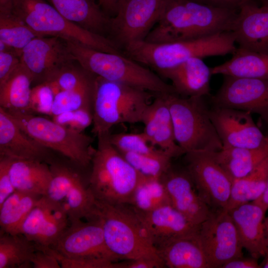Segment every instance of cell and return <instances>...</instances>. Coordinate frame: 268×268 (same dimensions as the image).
I'll return each instance as SVG.
<instances>
[{"label":"cell","instance_id":"41","mask_svg":"<svg viewBox=\"0 0 268 268\" xmlns=\"http://www.w3.org/2000/svg\"><path fill=\"white\" fill-rule=\"evenodd\" d=\"M55 93L50 84L44 82L32 88L30 109L32 113L51 115Z\"/></svg>","mask_w":268,"mask_h":268},{"label":"cell","instance_id":"39","mask_svg":"<svg viewBox=\"0 0 268 268\" xmlns=\"http://www.w3.org/2000/svg\"><path fill=\"white\" fill-rule=\"evenodd\" d=\"M120 152L139 174L147 177L160 178L172 165L173 158L168 154L149 155Z\"/></svg>","mask_w":268,"mask_h":268},{"label":"cell","instance_id":"38","mask_svg":"<svg viewBox=\"0 0 268 268\" xmlns=\"http://www.w3.org/2000/svg\"><path fill=\"white\" fill-rule=\"evenodd\" d=\"M94 82V79L92 82L79 88L61 91L56 94L51 116L84 108L92 109Z\"/></svg>","mask_w":268,"mask_h":268},{"label":"cell","instance_id":"16","mask_svg":"<svg viewBox=\"0 0 268 268\" xmlns=\"http://www.w3.org/2000/svg\"><path fill=\"white\" fill-rule=\"evenodd\" d=\"M209 116L223 148H256L268 143V136L256 125L249 112L213 106L209 109Z\"/></svg>","mask_w":268,"mask_h":268},{"label":"cell","instance_id":"19","mask_svg":"<svg viewBox=\"0 0 268 268\" xmlns=\"http://www.w3.org/2000/svg\"><path fill=\"white\" fill-rule=\"evenodd\" d=\"M168 195L170 204L191 222L200 225L211 210L202 199L189 173L172 166L160 177Z\"/></svg>","mask_w":268,"mask_h":268},{"label":"cell","instance_id":"49","mask_svg":"<svg viewBox=\"0 0 268 268\" xmlns=\"http://www.w3.org/2000/svg\"><path fill=\"white\" fill-rule=\"evenodd\" d=\"M123 0H98V5L104 12L110 18L117 14Z\"/></svg>","mask_w":268,"mask_h":268},{"label":"cell","instance_id":"7","mask_svg":"<svg viewBox=\"0 0 268 268\" xmlns=\"http://www.w3.org/2000/svg\"><path fill=\"white\" fill-rule=\"evenodd\" d=\"M109 134L97 137L89 187L96 200L130 204L142 175L111 143Z\"/></svg>","mask_w":268,"mask_h":268},{"label":"cell","instance_id":"20","mask_svg":"<svg viewBox=\"0 0 268 268\" xmlns=\"http://www.w3.org/2000/svg\"><path fill=\"white\" fill-rule=\"evenodd\" d=\"M231 32L238 47L268 54V6L246 1L238 10Z\"/></svg>","mask_w":268,"mask_h":268},{"label":"cell","instance_id":"26","mask_svg":"<svg viewBox=\"0 0 268 268\" xmlns=\"http://www.w3.org/2000/svg\"><path fill=\"white\" fill-rule=\"evenodd\" d=\"M45 0L67 20L83 28L104 37L109 34L111 18L95 0Z\"/></svg>","mask_w":268,"mask_h":268},{"label":"cell","instance_id":"24","mask_svg":"<svg viewBox=\"0 0 268 268\" xmlns=\"http://www.w3.org/2000/svg\"><path fill=\"white\" fill-rule=\"evenodd\" d=\"M47 149L26 134L0 107V156L45 162L48 159Z\"/></svg>","mask_w":268,"mask_h":268},{"label":"cell","instance_id":"6","mask_svg":"<svg viewBox=\"0 0 268 268\" xmlns=\"http://www.w3.org/2000/svg\"><path fill=\"white\" fill-rule=\"evenodd\" d=\"M70 225L49 252L63 268H115L120 260L108 249L100 222L91 216Z\"/></svg>","mask_w":268,"mask_h":268},{"label":"cell","instance_id":"12","mask_svg":"<svg viewBox=\"0 0 268 268\" xmlns=\"http://www.w3.org/2000/svg\"><path fill=\"white\" fill-rule=\"evenodd\" d=\"M166 0H123L110 18V39L124 48L143 41L158 21Z\"/></svg>","mask_w":268,"mask_h":268},{"label":"cell","instance_id":"27","mask_svg":"<svg viewBox=\"0 0 268 268\" xmlns=\"http://www.w3.org/2000/svg\"><path fill=\"white\" fill-rule=\"evenodd\" d=\"M156 251L165 267L209 268L198 234L172 239Z\"/></svg>","mask_w":268,"mask_h":268},{"label":"cell","instance_id":"46","mask_svg":"<svg viewBox=\"0 0 268 268\" xmlns=\"http://www.w3.org/2000/svg\"><path fill=\"white\" fill-rule=\"evenodd\" d=\"M165 268L162 262L155 260L137 259L118 262V268Z\"/></svg>","mask_w":268,"mask_h":268},{"label":"cell","instance_id":"11","mask_svg":"<svg viewBox=\"0 0 268 268\" xmlns=\"http://www.w3.org/2000/svg\"><path fill=\"white\" fill-rule=\"evenodd\" d=\"M198 237L209 268H221L226 263L243 257L235 225L225 209L211 210L200 224Z\"/></svg>","mask_w":268,"mask_h":268},{"label":"cell","instance_id":"53","mask_svg":"<svg viewBox=\"0 0 268 268\" xmlns=\"http://www.w3.org/2000/svg\"><path fill=\"white\" fill-rule=\"evenodd\" d=\"M264 260L261 265L262 268H268V252L266 253V255L264 257Z\"/></svg>","mask_w":268,"mask_h":268},{"label":"cell","instance_id":"14","mask_svg":"<svg viewBox=\"0 0 268 268\" xmlns=\"http://www.w3.org/2000/svg\"><path fill=\"white\" fill-rule=\"evenodd\" d=\"M50 168L52 179L45 196L65 210L69 222L88 217L95 201L89 186L67 167L53 163Z\"/></svg>","mask_w":268,"mask_h":268},{"label":"cell","instance_id":"52","mask_svg":"<svg viewBox=\"0 0 268 268\" xmlns=\"http://www.w3.org/2000/svg\"><path fill=\"white\" fill-rule=\"evenodd\" d=\"M265 234H266V243H267V252H268V216L267 217H265Z\"/></svg>","mask_w":268,"mask_h":268},{"label":"cell","instance_id":"47","mask_svg":"<svg viewBox=\"0 0 268 268\" xmlns=\"http://www.w3.org/2000/svg\"><path fill=\"white\" fill-rule=\"evenodd\" d=\"M262 268L259 265L257 259L244 258L243 257L235 259L224 264L221 268Z\"/></svg>","mask_w":268,"mask_h":268},{"label":"cell","instance_id":"55","mask_svg":"<svg viewBox=\"0 0 268 268\" xmlns=\"http://www.w3.org/2000/svg\"><path fill=\"white\" fill-rule=\"evenodd\" d=\"M190 0L204 3V0Z\"/></svg>","mask_w":268,"mask_h":268},{"label":"cell","instance_id":"35","mask_svg":"<svg viewBox=\"0 0 268 268\" xmlns=\"http://www.w3.org/2000/svg\"><path fill=\"white\" fill-rule=\"evenodd\" d=\"M167 204H170L169 198L160 178L142 175L129 204L144 212Z\"/></svg>","mask_w":268,"mask_h":268},{"label":"cell","instance_id":"48","mask_svg":"<svg viewBox=\"0 0 268 268\" xmlns=\"http://www.w3.org/2000/svg\"><path fill=\"white\" fill-rule=\"evenodd\" d=\"M248 0H204V3L220 8L238 10Z\"/></svg>","mask_w":268,"mask_h":268},{"label":"cell","instance_id":"9","mask_svg":"<svg viewBox=\"0 0 268 268\" xmlns=\"http://www.w3.org/2000/svg\"><path fill=\"white\" fill-rule=\"evenodd\" d=\"M11 11L38 37L56 36L103 52L121 53L111 39L70 21L45 0H14Z\"/></svg>","mask_w":268,"mask_h":268},{"label":"cell","instance_id":"8","mask_svg":"<svg viewBox=\"0 0 268 268\" xmlns=\"http://www.w3.org/2000/svg\"><path fill=\"white\" fill-rule=\"evenodd\" d=\"M171 113L176 142L186 153L218 151L222 143L209 116L204 97L165 94Z\"/></svg>","mask_w":268,"mask_h":268},{"label":"cell","instance_id":"43","mask_svg":"<svg viewBox=\"0 0 268 268\" xmlns=\"http://www.w3.org/2000/svg\"><path fill=\"white\" fill-rule=\"evenodd\" d=\"M21 52L7 46L0 41V85L21 63Z\"/></svg>","mask_w":268,"mask_h":268},{"label":"cell","instance_id":"15","mask_svg":"<svg viewBox=\"0 0 268 268\" xmlns=\"http://www.w3.org/2000/svg\"><path fill=\"white\" fill-rule=\"evenodd\" d=\"M223 76L221 86L210 98L213 106L257 114L268 129V79Z\"/></svg>","mask_w":268,"mask_h":268},{"label":"cell","instance_id":"2","mask_svg":"<svg viewBox=\"0 0 268 268\" xmlns=\"http://www.w3.org/2000/svg\"><path fill=\"white\" fill-rule=\"evenodd\" d=\"M91 216L100 222L107 247L120 260L149 259L162 262L130 204H111L95 200L88 217Z\"/></svg>","mask_w":268,"mask_h":268},{"label":"cell","instance_id":"30","mask_svg":"<svg viewBox=\"0 0 268 268\" xmlns=\"http://www.w3.org/2000/svg\"><path fill=\"white\" fill-rule=\"evenodd\" d=\"M232 55L229 60L210 67L212 75L268 79V54L238 47Z\"/></svg>","mask_w":268,"mask_h":268},{"label":"cell","instance_id":"50","mask_svg":"<svg viewBox=\"0 0 268 268\" xmlns=\"http://www.w3.org/2000/svg\"><path fill=\"white\" fill-rule=\"evenodd\" d=\"M252 202L260 205L266 211L268 210V180L262 195L258 199Z\"/></svg>","mask_w":268,"mask_h":268},{"label":"cell","instance_id":"34","mask_svg":"<svg viewBox=\"0 0 268 268\" xmlns=\"http://www.w3.org/2000/svg\"><path fill=\"white\" fill-rule=\"evenodd\" d=\"M0 268H27L32 266L31 259L36 244L21 234L0 232Z\"/></svg>","mask_w":268,"mask_h":268},{"label":"cell","instance_id":"5","mask_svg":"<svg viewBox=\"0 0 268 268\" xmlns=\"http://www.w3.org/2000/svg\"><path fill=\"white\" fill-rule=\"evenodd\" d=\"M66 41L74 60L95 76L156 94L176 93L171 84L124 54L103 52L78 42Z\"/></svg>","mask_w":268,"mask_h":268},{"label":"cell","instance_id":"10","mask_svg":"<svg viewBox=\"0 0 268 268\" xmlns=\"http://www.w3.org/2000/svg\"><path fill=\"white\" fill-rule=\"evenodd\" d=\"M9 114L26 134L41 145L61 153L81 167L91 162L95 148L90 136L31 113Z\"/></svg>","mask_w":268,"mask_h":268},{"label":"cell","instance_id":"36","mask_svg":"<svg viewBox=\"0 0 268 268\" xmlns=\"http://www.w3.org/2000/svg\"><path fill=\"white\" fill-rule=\"evenodd\" d=\"M37 35L21 19L10 12H0V41L18 51Z\"/></svg>","mask_w":268,"mask_h":268},{"label":"cell","instance_id":"22","mask_svg":"<svg viewBox=\"0 0 268 268\" xmlns=\"http://www.w3.org/2000/svg\"><path fill=\"white\" fill-rule=\"evenodd\" d=\"M165 94H157L148 107L141 122L144 125L142 133L151 145L174 158L185 153L176 141L172 119Z\"/></svg>","mask_w":268,"mask_h":268},{"label":"cell","instance_id":"21","mask_svg":"<svg viewBox=\"0 0 268 268\" xmlns=\"http://www.w3.org/2000/svg\"><path fill=\"white\" fill-rule=\"evenodd\" d=\"M134 210L156 249L172 239L198 234L200 225L193 223L170 204L148 212Z\"/></svg>","mask_w":268,"mask_h":268},{"label":"cell","instance_id":"42","mask_svg":"<svg viewBox=\"0 0 268 268\" xmlns=\"http://www.w3.org/2000/svg\"><path fill=\"white\" fill-rule=\"evenodd\" d=\"M58 124L71 130L82 132L93 123L92 109L81 108L52 116Z\"/></svg>","mask_w":268,"mask_h":268},{"label":"cell","instance_id":"54","mask_svg":"<svg viewBox=\"0 0 268 268\" xmlns=\"http://www.w3.org/2000/svg\"><path fill=\"white\" fill-rule=\"evenodd\" d=\"M262 5L268 6V0H255Z\"/></svg>","mask_w":268,"mask_h":268},{"label":"cell","instance_id":"40","mask_svg":"<svg viewBox=\"0 0 268 268\" xmlns=\"http://www.w3.org/2000/svg\"><path fill=\"white\" fill-rule=\"evenodd\" d=\"M109 138L111 143L121 152L149 155H169L164 150L151 145L142 132L139 134H110Z\"/></svg>","mask_w":268,"mask_h":268},{"label":"cell","instance_id":"37","mask_svg":"<svg viewBox=\"0 0 268 268\" xmlns=\"http://www.w3.org/2000/svg\"><path fill=\"white\" fill-rule=\"evenodd\" d=\"M95 75L84 69L76 61L59 69L47 81L55 94L61 91L73 90L92 82Z\"/></svg>","mask_w":268,"mask_h":268},{"label":"cell","instance_id":"23","mask_svg":"<svg viewBox=\"0 0 268 268\" xmlns=\"http://www.w3.org/2000/svg\"><path fill=\"white\" fill-rule=\"evenodd\" d=\"M228 211L243 249L253 258L264 257L267 252L264 223L267 211L253 202L240 204Z\"/></svg>","mask_w":268,"mask_h":268},{"label":"cell","instance_id":"44","mask_svg":"<svg viewBox=\"0 0 268 268\" xmlns=\"http://www.w3.org/2000/svg\"><path fill=\"white\" fill-rule=\"evenodd\" d=\"M11 159L0 156V205L16 190L9 175Z\"/></svg>","mask_w":268,"mask_h":268},{"label":"cell","instance_id":"32","mask_svg":"<svg viewBox=\"0 0 268 268\" xmlns=\"http://www.w3.org/2000/svg\"><path fill=\"white\" fill-rule=\"evenodd\" d=\"M43 196L15 191L0 205V231L19 234L25 219Z\"/></svg>","mask_w":268,"mask_h":268},{"label":"cell","instance_id":"25","mask_svg":"<svg viewBox=\"0 0 268 268\" xmlns=\"http://www.w3.org/2000/svg\"><path fill=\"white\" fill-rule=\"evenodd\" d=\"M169 79L178 95L187 97L209 95L210 67L200 58H192L160 73Z\"/></svg>","mask_w":268,"mask_h":268},{"label":"cell","instance_id":"28","mask_svg":"<svg viewBox=\"0 0 268 268\" xmlns=\"http://www.w3.org/2000/svg\"><path fill=\"white\" fill-rule=\"evenodd\" d=\"M33 76L21 63L0 85V105L10 114H33L30 100Z\"/></svg>","mask_w":268,"mask_h":268},{"label":"cell","instance_id":"3","mask_svg":"<svg viewBox=\"0 0 268 268\" xmlns=\"http://www.w3.org/2000/svg\"><path fill=\"white\" fill-rule=\"evenodd\" d=\"M231 31H225L191 40L167 43L144 40L131 43L125 54L138 63L158 73L174 67L192 58H204L232 54L236 49Z\"/></svg>","mask_w":268,"mask_h":268},{"label":"cell","instance_id":"17","mask_svg":"<svg viewBox=\"0 0 268 268\" xmlns=\"http://www.w3.org/2000/svg\"><path fill=\"white\" fill-rule=\"evenodd\" d=\"M21 61L31 73L33 81L39 84L48 81L59 69L74 59L66 40L44 36L35 38L22 49Z\"/></svg>","mask_w":268,"mask_h":268},{"label":"cell","instance_id":"13","mask_svg":"<svg viewBox=\"0 0 268 268\" xmlns=\"http://www.w3.org/2000/svg\"><path fill=\"white\" fill-rule=\"evenodd\" d=\"M184 155L186 169L204 201L211 210L225 209L232 180L215 159L212 152L194 151Z\"/></svg>","mask_w":268,"mask_h":268},{"label":"cell","instance_id":"45","mask_svg":"<svg viewBox=\"0 0 268 268\" xmlns=\"http://www.w3.org/2000/svg\"><path fill=\"white\" fill-rule=\"evenodd\" d=\"M37 245V250L31 259L34 268H60L61 265L57 259L44 247Z\"/></svg>","mask_w":268,"mask_h":268},{"label":"cell","instance_id":"4","mask_svg":"<svg viewBox=\"0 0 268 268\" xmlns=\"http://www.w3.org/2000/svg\"><path fill=\"white\" fill-rule=\"evenodd\" d=\"M150 91L95 76L92 99V132L109 134L114 126L142 122L151 103Z\"/></svg>","mask_w":268,"mask_h":268},{"label":"cell","instance_id":"33","mask_svg":"<svg viewBox=\"0 0 268 268\" xmlns=\"http://www.w3.org/2000/svg\"><path fill=\"white\" fill-rule=\"evenodd\" d=\"M268 180V156L246 176L232 180L226 210L254 201L263 193Z\"/></svg>","mask_w":268,"mask_h":268},{"label":"cell","instance_id":"29","mask_svg":"<svg viewBox=\"0 0 268 268\" xmlns=\"http://www.w3.org/2000/svg\"><path fill=\"white\" fill-rule=\"evenodd\" d=\"M9 175L16 191L45 196L52 179L50 166L45 162L12 160Z\"/></svg>","mask_w":268,"mask_h":268},{"label":"cell","instance_id":"18","mask_svg":"<svg viewBox=\"0 0 268 268\" xmlns=\"http://www.w3.org/2000/svg\"><path fill=\"white\" fill-rule=\"evenodd\" d=\"M68 222L65 210L43 196L25 219L19 234L38 246L51 247L67 229Z\"/></svg>","mask_w":268,"mask_h":268},{"label":"cell","instance_id":"31","mask_svg":"<svg viewBox=\"0 0 268 268\" xmlns=\"http://www.w3.org/2000/svg\"><path fill=\"white\" fill-rule=\"evenodd\" d=\"M212 153L233 180L250 173L268 156V143L259 148L229 147Z\"/></svg>","mask_w":268,"mask_h":268},{"label":"cell","instance_id":"51","mask_svg":"<svg viewBox=\"0 0 268 268\" xmlns=\"http://www.w3.org/2000/svg\"><path fill=\"white\" fill-rule=\"evenodd\" d=\"M14 0H0V12H8L11 10Z\"/></svg>","mask_w":268,"mask_h":268},{"label":"cell","instance_id":"1","mask_svg":"<svg viewBox=\"0 0 268 268\" xmlns=\"http://www.w3.org/2000/svg\"><path fill=\"white\" fill-rule=\"evenodd\" d=\"M238 10L190 0H166L158 21L144 41L167 43L231 31Z\"/></svg>","mask_w":268,"mask_h":268}]
</instances>
